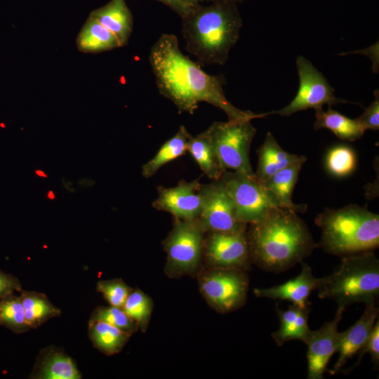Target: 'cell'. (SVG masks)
<instances>
[{"label": "cell", "mask_w": 379, "mask_h": 379, "mask_svg": "<svg viewBox=\"0 0 379 379\" xmlns=\"http://www.w3.org/2000/svg\"><path fill=\"white\" fill-rule=\"evenodd\" d=\"M0 325L15 333L30 330L25 321L20 296L11 294L0 300Z\"/></svg>", "instance_id": "83f0119b"}, {"label": "cell", "mask_w": 379, "mask_h": 379, "mask_svg": "<svg viewBox=\"0 0 379 379\" xmlns=\"http://www.w3.org/2000/svg\"><path fill=\"white\" fill-rule=\"evenodd\" d=\"M182 20L187 51L203 65H225L242 27L237 4L216 0L197 4Z\"/></svg>", "instance_id": "3957f363"}, {"label": "cell", "mask_w": 379, "mask_h": 379, "mask_svg": "<svg viewBox=\"0 0 379 379\" xmlns=\"http://www.w3.org/2000/svg\"><path fill=\"white\" fill-rule=\"evenodd\" d=\"M187 152L210 179L218 180L221 178L225 170L219 162L206 130L195 137H190Z\"/></svg>", "instance_id": "d4e9b609"}, {"label": "cell", "mask_w": 379, "mask_h": 379, "mask_svg": "<svg viewBox=\"0 0 379 379\" xmlns=\"http://www.w3.org/2000/svg\"><path fill=\"white\" fill-rule=\"evenodd\" d=\"M47 197L49 199H55L54 193L52 191H49L47 194Z\"/></svg>", "instance_id": "60d3db41"}, {"label": "cell", "mask_w": 379, "mask_h": 379, "mask_svg": "<svg viewBox=\"0 0 379 379\" xmlns=\"http://www.w3.org/2000/svg\"><path fill=\"white\" fill-rule=\"evenodd\" d=\"M251 260L263 270L281 272L309 256L316 245L305 222L288 208H272L246 232Z\"/></svg>", "instance_id": "7a4b0ae2"}, {"label": "cell", "mask_w": 379, "mask_h": 379, "mask_svg": "<svg viewBox=\"0 0 379 379\" xmlns=\"http://www.w3.org/2000/svg\"><path fill=\"white\" fill-rule=\"evenodd\" d=\"M199 285L208 302L220 312L234 311L246 302L248 279L242 270L213 267L200 277Z\"/></svg>", "instance_id": "30bf717a"}, {"label": "cell", "mask_w": 379, "mask_h": 379, "mask_svg": "<svg viewBox=\"0 0 379 379\" xmlns=\"http://www.w3.org/2000/svg\"><path fill=\"white\" fill-rule=\"evenodd\" d=\"M189 4H190L191 5H197V4H200V3L201 2H204V1H210V2H212V1H216V0H186Z\"/></svg>", "instance_id": "f35d334b"}, {"label": "cell", "mask_w": 379, "mask_h": 379, "mask_svg": "<svg viewBox=\"0 0 379 379\" xmlns=\"http://www.w3.org/2000/svg\"><path fill=\"white\" fill-rule=\"evenodd\" d=\"M78 185L84 187H90L95 185V181L91 178H81L78 181Z\"/></svg>", "instance_id": "74e56055"}, {"label": "cell", "mask_w": 379, "mask_h": 379, "mask_svg": "<svg viewBox=\"0 0 379 379\" xmlns=\"http://www.w3.org/2000/svg\"><path fill=\"white\" fill-rule=\"evenodd\" d=\"M204 252L213 267L246 270L251 261L246 229L209 232Z\"/></svg>", "instance_id": "7c38bea8"}, {"label": "cell", "mask_w": 379, "mask_h": 379, "mask_svg": "<svg viewBox=\"0 0 379 379\" xmlns=\"http://www.w3.org/2000/svg\"><path fill=\"white\" fill-rule=\"evenodd\" d=\"M296 66L300 85L295 97L286 107L277 111L267 112V115L277 114L288 117L309 108L315 109L322 107L324 105L331 107L340 103L350 102L345 99L337 98L334 94L333 88L329 84L326 78L304 56H298Z\"/></svg>", "instance_id": "9c48e42d"}, {"label": "cell", "mask_w": 379, "mask_h": 379, "mask_svg": "<svg viewBox=\"0 0 379 379\" xmlns=\"http://www.w3.org/2000/svg\"><path fill=\"white\" fill-rule=\"evenodd\" d=\"M374 100L366 107L364 113L357 119L366 131L371 129L378 131L379 128V93L378 90L374 91Z\"/></svg>", "instance_id": "836d02e7"}, {"label": "cell", "mask_w": 379, "mask_h": 379, "mask_svg": "<svg viewBox=\"0 0 379 379\" xmlns=\"http://www.w3.org/2000/svg\"><path fill=\"white\" fill-rule=\"evenodd\" d=\"M222 168L254 175L250 147L256 133L251 120L215 121L206 129Z\"/></svg>", "instance_id": "8992f818"}, {"label": "cell", "mask_w": 379, "mask_h": 379, "mask_svg": "<svg viewBox=\"0 0 379 379\" xmlns=\"http://www.w3.org/2000/svg\"><path fill=\"white\" fill-rule=\"evenodd\" d=\"M97 291L111 306L122 308L132 289L121 279H114L98 281Z\"/></svg>", "instance_id": "1f68e13d"}, {"label": "cell", "mask_w": 379, "mask_h": 379, "mask_svg": "<svg viewBox=\"0 0 379 379\" xmlns=\"http://www.w3.org/2000/svg\"><path fill=\"white\" fill-rule=\"evenodd\" d=\"M201 185L199 179L190 182L182 180L173 187L160 185L152 206L170 213L175 219H198L202 208Z\"/></svg>", "instance_id": "4fadbf2b"}, {"label": "cell", "mask_w": 379, "mask_h": 379, "mask_svg": "<svg viewBox=\"0 0 379 379\" xmlns=\"http://www.w3.org/2000/svg\"><path fill=\"white\" fill-rule=\"evenodd\" d=\"M76 44L77 48L86 53H97L121 47L116 36L91 16L79 33Z\"/></svg>", "instance_id": "7402d4cb"}, {"label": "cell", "mask_w": 379, "mask_h": 379, "mask_svg": "<svg viewBox=\"0 0 379 379\" xmlns=\"http://www.w3.org/2000/svg\"><path fill=\"white\" fill-rule=\"evenodd\" d=\"M228 1H232V2H234V3L237 4V3L243 2L245 0H228Z\"/></svg>", "instance_id": "b9f144b4"}, {"label": "cell", "mask_w": 379, "mask_h": 379, "mask_svg": "<svg viewBox=\"0 0 379 379\" xmlns=\"http://www.w3.org/2000/svg\"><path fill=\"white\" fill-rule=\"evenodd\" d=\"M202 208L197 219L206 232L246 230L237 217L236 207L222 178L201 185Z\"/></svg>", "instance_id": "8fae6325"}, {"label": "cell", "mask_w": 379, "mask_h": 379, "mask_svg": "<svg viewBox=\"0 0 379 379\" xmlns=\"http://www.w3.org/2000/svg\"><path fill=\"white\" fill-rule=\"evenodd\" d=\"M62 185L63 187L69 192H77V188L75 187L72 181L66 179L65 178H62L61 179Z\"/></svg>", "instance_id": "8d00e7d4"}, {"label": "cell", "mask_w": 379, "mask_h": 379, "mask_svg": "<svg viewBox=\"0 0 379 379\" xmlns=\"http://www.w3.org/2000/svg\"><path fill=\"white\" fill-rule=\"evenodd\" d=\"M35 174L39 177H44V178L47 177V175H46L45 173L41 170H36L35 171Z\"/></svg>", "instance_id": "ab89813d"}, {"label": "cell", "mask_w": 379, "mask_h": 379, "mask_svg": "<svg viewBox=\"0 0 379 379\" xmlns=\"http://www.w3.org/2000/svg\"><path fill=\"white\" fill-rule=\"evenodd\" d=\"M315 111V130L329 129L340 140L350 142L360 139L366 131L358 121L345 117L331 107L327 111L323 107L317 108Z\"/></svg>", "instance_id": "603a6c76"}, {"label": "cell", "mask_w": 379, "mask_h": 379, "mask_svg": "<svg viewBox=\"0 0 379 379\" xmlns=\"http://www.w3.org/2000/svg\"><path fill=\"white\" fill-rule=\"evenodd\" d=\"M150 298L140 290L131 291L127 297L122 310L137 324L145 329L152 312Z\"/></svg>", "instance_id": "f1b7e54d"}, {"label": "cell", "mask_w": 379, "mask_h": 379, "mask_svg": "<svg viewBox=\"0 0 379 379\" xmlns=\"http://www.w3.org/2000/svg\"><path fill=\"white\" fill-rule=\"evenodd\" d=\"M307 158H301L293 164L278 171L268 180L262 182L273 195L281 208L293 210L295 212H304L307 206L295 204L292 201L294 187L298 179L300 171Z\"/></svg>", "instance_id": "ac0fdd59"}, {"label": "cell", "mask_w": 379, "mask_h": 379, "mask_svg": "<svg viewBox=\"0 0 379 379\" xmlns=\"http://www.w3.org/2000/svg\"><path fill=\"white\" fill-rule=\"evenodd\" d=\"M319 298L333 300L338 307L376 304L379 297V260L372 251L343 256L333 272L321 277Z\"/></svg>", "instance_id": "5b68a950"}, {"label": "cell", "mask_w": 379, "mask_h": 379, "mask_svg": "<svg viewBox=\"0 0 379 379\" xmlns=\"http://www.w3.org/2000/svg\"><path fill=\"white\" fill-rule=\"evenodd\" d=\"M369 353L375 368L379 366V321L375 322L371 332L364 344V345L358 351L357 361L349 371H352L354 368L359 365L362 359L364 354Z\"/></svg>", "instance_id": "d6a6232c"}, {"label": "cell", "mask_w": 379, "mask_h": 379, "mask_svg": "<svg viewBox=\"0 0 379 379\" xmlns=\"http://www.w3.org/2000/svg\"><path fill=\"white\" fill-rule=\"evenodd\" d=\"M256 178L264 182L273 175L299 160L302 156L288 153L282 149L272 133H267L262 145L257 151Z\"/></svg>", "instance_id": "ffe728a7"}, {"label": "cell", "mask_w": 379, "mask_h": 379, "mask_svg": "<svg viewBox=\"0 0 379 379\" xmlns=\"http://www.w3.org/2000/svg\"><path fill=\"white\" fill-rule=\"evenodd\" d=\"M345 310L343 307H338L333 320L318 330L311 331L305 343L307 346V378H324L328 363L336 352L339 338L338 326Z\"/></svg>", "instance_id": "5bb4252c"}, {"label": "cell", "mask_w": 379, "mask_h": 379, "mask_svg": "<svg viewBox=\"0 0 379 379\" xmlns=\"http://www.w3.org/2000/svg\"><path fill=\"white\" fill-rule=\"evenodd\" d=\"M22 291L21 283L17 277L0 270V300L16 291Z\"/></svg>", "instance_id": "e575fe53"}, {"label": "cell", "mask_w": 379, "mask_h": 379, "mask_svg": "<svg viewBox=\"0 0 379 379\" xmlns=\"http://www.w3.org/2000/svg\"><path fill=\"white\" fill-rule=\"evenodd\" d=\"M149 60L160 94L180 112L192 114L201 102L221 109L230 121L253 120L267 116L234 106L223 90L222 76L211 75L181 51L175 35L163 34L152 46Z\"/></svg>", "instance_id": "6da1fadb"}, {"label": "cell", "mask_w": 379, "mask_h": 379, "mask_svg": "<svg viewBox=\"0 0 379 379\" xmlns=\"http://www.w3.org/2000/svg\"><path fill=\"white\" fill-rule=\"evenodd\" d=\"M74 360L56 347H47L40 353L32 378L37 379H80Z\"/></svg>", "instance_id": "d6986e66"}, {"label": "cell", "mask_w": 379, "mask_h": 379, "mask_svg": "<svg viewBox=\"0 0 379 379\" xmlns=\"http://www.w3.org/2000/svg\"><path fill=\"white\" fill-rule=\"evenodd\" d=\"M191 136L187 128L180 126L175 135L165 142L157 154L142 166V176L145 178H151L164 165L186 154L187 142Z\"/></svg>", "instance_id": "cb8c5ba5"}, {"label": "cell", "mask_w": 379, "mask_h": 379, "mask_svg": "<svg viewBox=\"0 0 379 379\" xmlns=\"http://www.w3.org/2000/svg\"><path fill=\"white\" fill-rule=\"evenodd\" d=\"M326 164L327 169L333 175L340 177L345 176L350 174L356 167V154L350 147L336 146L328 152Z\"/></svg>", "instance_id": "f546056e"}, {"label": "cell", "mask_w": 379, "mask_h": 379, "mask_svg": "<svg viewBox=\"0 0 379 379\" xmlns=\"http://www.w3.org/2000/svg\"><path fill=\"white\" fill-rule=\"evenodd\" d=\"M204 233L197 219H175L172 230L163 242L168 272L181 274L197 268L204 251Z\"/></svg>", "instance_id": "ba28073f"}, {"label": "cell", "mask_w": 379, "mask_h": 379, "mask_svg": "<svg viewBox=\"0 0 379 379\" xmlns=\"http://www.w3.org/2000/svg\"><path fill=\"white\" fill-rule=\"evenodd\" d=\"M302 264L301 272L284 284L265 288H255V295L258 298L289 300L300 307H309L308 298L314 290H317L321 278L313 276L312 270L306 263Z\"/></svg>", "instance_id": "2e32d148"}, {"label": "cell", "mask_w": 379, "mask_h": 379, "mask_svg": "<svg viewBox=\"0 0 379 379\" xmlns=\"http://www.w3.org/2000/svg\"><path fill=\"white\" fill-rule=\"evenodd\" d=\"M88 336L93 346L107 355L119 352L130 334L102 321H88Z\"/></svg>", "instance_id": "4316f807"}, {"label": "cell", "mask_w": 379, "mask_h": 379, "mask_svg": "<svg viewBox=\"0 0 379 379\" xmlns=\"http://www.w3.org/2000/svg\"><path fill=\"white\" fill-rule=\"evenodd\" d=\"M107 322L131 335L137 330V324L125 313L122 308L109 306L96 307L92 312L89 321Z\"/></svg>", "instance_id": "4dcf8cb0"}, {"label": "cell", "mask_w": 379, "mask_h": 379, "mask_svg": "<svg viewBox=\"0 0 379 379\" xmlns=\"http://www.w3.org/2000/svg\"><path fill=\"white\" fill-rule=\"evenodd\" d=\"M169 7L175 12L181 18L186 16L191 11L193 5L186 0H157Z\"/></svg>", "instance_id": "d590c367"}, {"label": "cell", "mask_w": 379, "mask_h": 379, "mask_svg": "<svg viewBox=\"0 0 379 379\" xmlns=\"http://www.w3.org/2000/svg\"><path fill=\"white\" fill-rule=\"evenodd\" d=\"M236 207L238 220L256 222L279 207L273 195L254 175L226 170L221 177Z\"/></svg>", "instance_id": "52a82bcc"}, {"label": "cell", "mask_w": 379, "mask_h": 379, "mask_svg": "<svg viewBox=\"0 0 379 379\" xmlns=\"http://www.w3.org/2000/svg\"><path fill=\"white\" fill-rule=\"evenodd\" d=\"M89 16L112 32L121 46H126L133 31V15L125 0H110L107 4L93 10Z\"/></svg>", "instance_id": "e0dca14e"}, {"label": "cell", "mask_w": 379, "mask_h": 379, "mask_svg": "<svg viewBox=\"0 0 379 379\" xmlns=\"http://www.w3.org/2000/svg\"><path fill=\"white\" fill-rule=\"evenodd\" d=\"M20 298L23 306L26 323L30 329L38 328L61 314L60 309L56 307L44 293L22 291Z\"/></svg>", "instance_id": "484cf974"}, {"label": "cell", "mask_w": 379, "mask_h": 379, "mask_svg": "<svg viewBox=\"0 0 379 379\" xmlns=\"http://www.w3.org/2000/svg\"><path fill=\"white\" fill-rule=\"evenodd\" d=\"M280 326L277 331L271 334L278 346H281L286 341L299 340L305 343L311 330L308 326L310 307H300L290 305L286 310L276 307Z\"/></svg>", "instance_id": "44dd1931"}, {"label": "cell", "mask_w": 379, "mask_h": 379, "mask_svg": "<svg viewBox=\"0 0 379 379\" xmlns=\"http://www.w3.org/2000/svg\"><path fill=\"white\" fill-rule=\"evenodd\" d=\"M321 229L319 246L345 256L373 251L379 246V216L357 204L338 209L325 208L315 219Z\"/></svg>", "instance_id": "277c9868"}, {"label": "cell", "mask_w": 379, "mask_h": 379, "mask_svg": "<svg viewBox=\"0 0 379 379\" xmlns=\"http://www.w3.org/2000/svg\"><path fill=\"white\" fill-rule=\"evenodd\" d=\"M379 309L376 304H367L357 321L344 332L339 333L336 350L339 356L333 368L328 371L330 374L334 375L341 371L347 361L364 345L376 321Z\"/></svg>", "instance_id": "9a60e30c"}]
</instances>
